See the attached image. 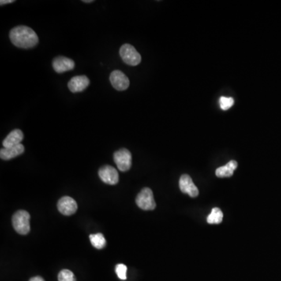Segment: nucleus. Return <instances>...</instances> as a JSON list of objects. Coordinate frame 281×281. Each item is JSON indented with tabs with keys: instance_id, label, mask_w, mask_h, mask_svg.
I'll list each match as a JSON object with an SVG mask.
<instances>
[{
	"instance_id": "nucleus-1",
	"label": "nucleus",
	"mask_w": 281,
	"mask_h": 281,
	"mask_svg": "<svg viewBox=\"0 0 281 281\" xmlns=\"http://www.w3.org/2000/svg\"><path fill=\"white\" fill-rule=\"evenodd\" d=\"M9 39L15 46L31 49L39 43V37L34 30L27 26H17L9 31Z\"/></svg>"
},
{
	"instance_id": "nucleus-2",
	"label": "nucleus",
	"mask_w": 281,
	"mask_h": 281,
	"mask_svg": "<svg viewBox=\"0 0 281 281\" xmlns=\"http://www.w3.org/2000/svg\"><path fill=\"white\" fill-rule=\"evenodd\" d=\"M13 228L19 234L26 235L30 232V214L25 210H18L13 215Z\"/></svg>"
},
{
	"instance_id": "nucleus-3",
	"label": "nucleus",
	"mask_w": 281,
	"mask_h": 281,
	"mask_svg": "<svg viewBox=\"0 0 281 281\" xmlns=\"http://www.w3.org/2000/svg\"><path fill=\"white\" fill-rule=\"evenodd\" d=\"M122 61L129 66H137L141 61L140 53L132 45L124 44L120 49Z\"/></svg>"
},
{
	"instance_id": "nucleus-4",
	"label": "nucleus",
	"mask_w": 281,
	"mask_h": 281,
	"mask_svg": "<svg viewBox=\"0 0 281 281\" xmlns=\"http://www.w3.org/2000/svg\"><path fill=\"white\" fill-rule=\"evenodd\" d=\"M113 159L117 165V168L122 172L129 170L132 165V155L129 150L127 148H121L114 152Z\"/></svg>"
},
{
	"instance_id": "nucleus-5",
	"label": "nucleus",
	"mask_w": 281,
	"mask_h": 281,
	"mask_svg": "<svg viewBox=\"0 0 281 281\" xmlns=\"http://www.w3.org/2000/svg\"><path fill=\"white\" fill-rule=\"evenodd\" d=\"M136 204L143 210H155L156 204L152 190L148 188H143L136 198Z\"/></svg>"
},
{
	"instance_id": "nucleus-6",
	"label": "nucleus",
	"mask_w": 281,
	"mask_h": 281,
	"mask_svg": "<svg viewBox=\"0 0 281 281\" xmlns=\"http://www.w3.org/2000/svg\"><path fill=\"white\" fill-rule=\"evenodd\" d=\"M99 176L100 179L107 185H115L119 181L117 170L112 166H103L99 169Z\"/></svg>"
},
{
	"instance_id": "nucleus-7",
	"label": "nucleus",
	"mask_w": 281,
	"mask_h": 281,
	"mask_svg": "<svg viewBox=\"0 0 281 281\" xmlns=\"http://www.w3.org/2000/svg\"><path fill=\"white\" fill-rule=\"evenodd\" d=\"M110 82L117 91H125L130 86L129 78L121 70H114L110 76Z\"/></svg>"
},
{
	"instance_id": "nucleus-8",
	"label": "nucleus",
	"mask_w": 281,
	"mask_h": 281,
	"mask_svg": "<svg viewBox=\"0 0 281 281\" xmlns=\"http://www.w3.org/2000/svg\"><path fill=\"white\" fill-rule=\"evenodd\" d=\"M58 210L63 215H71L76 212L77 210V204L74 199L69 196L61 198L57 204Z\"/></svg>"
},
{
	"instance_id": "nucleus-9",
	"label": "nucleus",
	"mask_w": 281,
	"mask_h": 281,
	"mask_svg": "<svg viewBox=\"0 0 281 281\" xmlns=\"http://www.w3.org/2000/svg\"><path fill=\"white\" fill-rule=\"evenodd\" d=\"M179 186L183 193L188 194L191 197L196 198L199 196V189L194 184L192 177L188 174L181 176L180 178Z\"/></svg>"
},
{
	"instance_id": "nucleus-10",
	"label": "nucleus",
	"mask_w": 281,
	"mask_h": 281,
	"mask_svg": "<svg viewBox=\"0 0 281 281\" xmlns=\"http://www.w3.org/2000/svg\"><path fill=\"white\" fill-rule=\"evenodd\" d=\"M74 62L71 59L65 57H56L53 61V68L58 73L69 71L74 68Z\"/></svg>"
},
{
	"instance_id": "nucleus-11",
	"label": "nucleus",
	"mask_w": 281,
	"mask_h": 281,
	"mask_svg": "<svg viewBox=\"0 0 281 281\" xmlns=\"http://www.w3.org/2000/svg\"><path fill=\"white\" fill-rule=\"evenodd\" d=\"M90 84V80L88 77L84 75L76 76L72 77L68 83V88L70 91L73 93H77L84 91Z\"/></svg>"
},
{
	"instance_id": "nucleus-12",
	"label": "nucleus",
	"mask_w": 281,
	"mask_h": 281,
	"mask_svg": "<svg viewBox=\"0 0 281 281\" xmlns=\"http://www.w3.org/2000/svg\"><path fill=\"white\" fill-rule=\"evenodd\" d=\"M23 139H24V134L22 131L15 129L6 136V139H4L2 145L4 148L16 146L17 144H21Z\"/></svg>"
},
{
	"instance_id": "nucleus-13",
	"label": "nucleus",
	"mask_w": 281,
	"mask_h": 281,
	"mask_svg": "<svg viewBox=\"0 0 281 281\" xmlns=\"http://www.w3.org/2000/svg\"><path fill=\"white\" fill-rule=\"evenodd\" d=\"M24 146L22 144H17L10 148H2L0 150V157L3 160H9L24 153Z\"/></svg>"
},
{
	"instance_id": "nucleus-14",
	"label": "nucleus",
	"mask_w": 281,
	"mask_h": 281,
	"mask_svg": "<svg viewBox=\"0 0 281 281\" xmlns=\"http://www.w3.org/2000/svg\"><path fill=\"white\" fill-rule=\"evenodd\" d=\"M237 163L235 160H231L225 166H220L215 170V175L218 177H230L234 174V170L237 169Z\"/></svg>"
},
{
	"instance_id": "nucleus-15",
	"label": "nucleus",
	"mask_w": 281,
	"mask_h": 281,
	"mask_svg": "<svg viewBox=\"0 0 281 281\" xmlns=\"http://www.w3.org/2000/svg\"><path fill=\"white\" fill-rule=\"evenodd\" d=\"M223 214L220 209L213 208L207 217V222L210 224H219L223 221Z\"/></svg>"
},
{
	"instance_id": "nucleus-16",
	"label": "nucleus",
	"mask_w": 281,
	"mask_h": 281,
	"mask_svg": "<svg viewBox=\"0 0 281 281\" xmlns=\"http://www.w3.org/2000/svg\"><path fill=\"white\" fill-rule=\"evenodd\" d=\"M89 238L92 246L95 247L97 249H102L106 246V239H105L103 234H100V233L99 234H91L89 236Z\"/></svg>"
},
{
	"instance_id": "nucleus-17",
	"label": "nucleus",
	"mask_w": 281,
	"mask_h": 281,
	"mask_svg": "<svg viewBox=\"0 0 281 281\" xmlns=\"http://www.w3.org/2000/svg\"><path fill=\"white\" fill-rule=\"evenodd\" d=\"M59 281H76L74 274L69 270H63L58 274Z\"/></svg>"
},
{
	"instance_id": "nucleus-18",
	"label": "nucleus",
	"mask_w": 281,
	"mask_h": 281,
	"mask_svg": "<svg viewBox=\"0 0 281 281\" xmlns=\"http://www.w3.org/2000/svg\"><path fill=\"white\" fill-rule=\"evenodd\" d=\"M234 100L231 97H220L219 106L223 110H227L234 105Z\"/></svg>"
},
{
	"instance_id": "nucleus-19",
	"label": "nucleus",
	"mask_w": 281,
	"mask_h": 281,
	"mask_svg": "<svg viewBox=\"0 0 281 281\" xmlns=\"http://www.w3.org/2000/svg\"><path fill=\"white\" fill-rule=\"evenodd\" d=\"M116 273H117L118 278L123 281H125L127 279V268L126 266L124 264H117L116 266Z\"/></svg>"
},
{
	"instance_id": "nucleus-20",
	"label": "nucleus",
	"mask_w": 281,
	"mask_h": 281,
	"mask_svg": "<svg viewBox=\"0 0 281 281\" xmlns=\"http://www.w3.org/2000/svg\"><path fill=\"white\" fill-rule=\"evenodd\" d=\"M12 2H14V0H1L0 1V5L2 6V5H5V4L12 3Z\"/></svg>"
},
{
	"instance_id": "nucleus-21",
	"label": "nucleus",
	"mask_w": 281,
	"mask_h": 281,
	"mask_svg": "<svg viewBox=\"0 0 281 281\" xmlns=\"http://www.w3.org/2000/svg\"><path fill=\"white\" fill-rule=\"evenodd\" d=\"M29 281H45V280L41 277H35V278H31Z\"/></svg>"
},
{
	"instance_id": "nucleus-22",
	"label": "nucleus",
	"mask_w": 281,
	"mask_h": 281,
	"mask_svg": "<svg viewBox=\"0 0 281 281\" xmlns=\"http://www.w3.org/2000/svg\"><path fill=\"white\" fill-rule=\"evenodd\" d=\"M83 2H87V3H90V2H94L93 0H84V1H83Z\"/></svg>"
}]
</instances>
